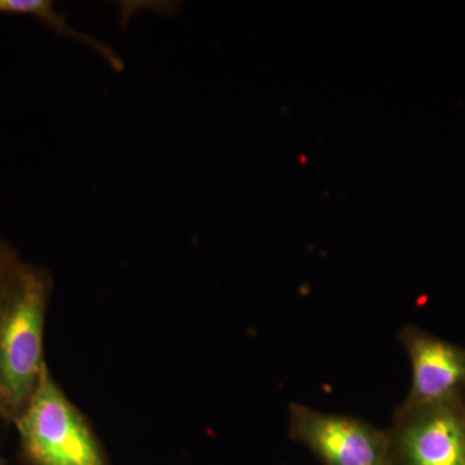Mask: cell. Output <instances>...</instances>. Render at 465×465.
I'll use <instances>...</instances> for the list:
<instances>
[{"label": "cell", "mask_w": 465, "mask_h": 465, "mask_svg": "<svg viewBox=\"0 0 465 465\" xmlns=\"http://www.w3.org/2000/svg\"><path fill=\"white\" fill-rule=\"evenodd\" d=\"M399 339L411 365V385L403 406L464 402V347L415 324L403 326Z\"/></svg>", "instance_id": "cell-5"}, {"label": "cell", "mask_w": 465, "mask_h": 465, "mask_svg": "<svg viewBox=\"0 0 465 465\" xmlns=\"http://www.w3.org/2000/svg\"><path fill=\"white\" fill-rule=\"evenodd\" d=\"M290 434L324 465H393L390 436L356 416L330 414L292 402Z\"/></svg>", "instance_id": "cell-3"}, {"label": "cell", "mask_w": 465, "mask_h": 465, "mask_svg": "<svg viewBox=\"0 0 465 465\" xmlns=\"http://www.w3.org/2000/svg\"><path fill=\"white\" fill-rule=\"evenodd\" d=\"M0 465H5V463H3V461H0Z\"/></svg>", "instance_id": "cell-9"}, {"label": "cell", "mask_w": 465, "mask_h": 465, "mask_svg": "<svg viewBox=\"0 0 465 465\" xmlns=\"http://www.w3.org/2000/svg\"><path fill=\"white\" fill-rule=\"evenodd\" d=\"M461 418H463V424H464V430H465V403L463 407H461Z\"/></svg>", "instance_id": "cell-8"}, {"label": "cell", "mask_w": 465, "mask_h": 465, "mask_svg": "<svg viewBox=\"0 0 465 465\" xmlns=\"http://www.w3.org/2000/svg\"><path fill=\"white\" fill-rule=\"evenodd\" d=\"M51 275L18 265L0 308V420L16 423L32 401L43 369L45 313Z\"/></svg>", "instance_id": "cell-1"}, {"label": "cell", "mask_w": 465, "mask_h": 465, "mask_svg": "<svg viewBox=\"0 0 465 465\" xmlns=\"http://www.w3.org/2000/svg\"><path fill=\"white\" fill-rule=\"evenodd\" d=\"M0 14L23 15V16L38 18L45 25L54 29V32L61 34V35L69 36V38L90 45L94 51L103 54L114 69H124V63H122L121 58L116 56L114 52L106 47V45H101L99 41L92 38V36L85 35V34L73 29L66 23V18L54 11V3L48 2V0H0Z\"/></svg>", "instance_id": "cell-6"}, {"label": "cell", "mask_w": 465, "mask_h": 465, "mask_svg": "<svg viewBox=\"0 0 465 465\" xmlns=\"http://www.w3.org/2000/svg\"><path fill=\"white\" fill-rule=\"evenodd\" d=\"M464 403L397 407L387 430L393 465H465Z\"/></svg>", "instance_id": "cell-4"}, {"label": "cell", "mask_w": 465, "mask_h": 465, "mask_svg": "<svg viewBox=\"0 0 465 465\" xmlns=\"http://www.w3.org/2000/svg\"><path fill=\"white\" fill-rule=\"evenodd\" d=\"M27 458L36 465H105L87 421L52 378L48 366L16 421Z\"/></svg>", "instance_id": "cell-2"}, {"label": "cell", "mask_w": 465, "mask_h": 465, "mask_svg": "<svg viewBox=\"0 0 465 465\" xmlns=\"http://www.w3.org/2000/svg\"><path fill=\"white\" fill-rule=\"evenodd\" d=\"M20 264L16 251L5 241L0 240V308H2L3 300L5 298L12 278Z\"/></svg>", "instance_id": "cell-7"}]
</instances>
